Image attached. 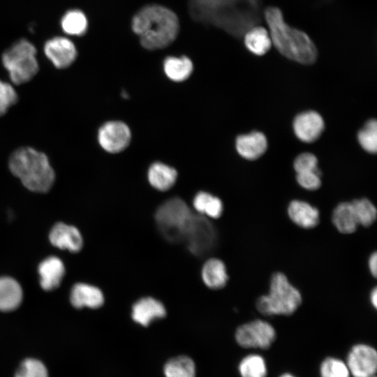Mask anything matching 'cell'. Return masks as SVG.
<instances>
[{"label": "cell", "instance_id": "cell-1", "mask_svg": "<svg viewBox=\"0 0 377 377\" xmlns=\"http://www.w3.org/2000/svg\"><path fill=\"white\" fill-rule=\"evenodd\" d=\"M192 18L213 25L239 39L262 20L260 0H188Z\"/></svg>", "mask_w": 377, "mask_h": 377}, {"label": "cell", "instance_id": "cell-2", "mask_svg": "<svg viewBox=\"0 0 377 377\" xmlns=\"http://www.w3.org/2000/svg\"><path fill=\"white\" fill-rule=\"evenodd\" d=\"M132 30L141 45L149 50L163 49L175 40L179 29L177 15L156 4L141 8L132 18Z\"/></svg>", "mask_w": 377, "mask_h": 377}, {"label": "cell", "instance_id": "cell-3", "mask_svg": "<svg viewBox=\"0 0 377 377\" xmlns=\"http://www.w3.org/2000/svg\"><path fill=\"white\" fill-rule=\"evenodd\" d=\"M264 15L272 43L283 56L302 64L315 62L317 49L306 33L288 25L277 7H267Z\"/></svg>", "mask_w": 377, "mask_h": 377}, {"label": "cell", "instance_id": "cell-4", "mask_svg": "<svg viewBox=\"0 0 377 377\" xmlns=\"http://www.w3.org/2000/svg\"><path fill=\"white\" fill-rule=\"evenodd\" d=\"M8 167L31 191L46 193L54 184L55 173L48 157L32 147H22L15 150L9 157Z\"/></svg>", "mask_w": 377, "mask_h": 377}, {"label": "cell", "instance_id": "cell-5", "mask_svg": "<svg viewBox=\"0 0 377 377\" xmlns=\"http://www.w3.org/2000/svg\"><path fill=\"white\" fill-rule=\"evenodd\" d=\"M302 302L300 291L283 274H274L270 280L268 294L258 298V310L263 315H285L293 313Z\"/></svg>", "mask_w": 377, "mask_h": 377}, {"label": "cell", "instance_id": "cell-6", "mask_svg": "<svg viewBox=\"0 0 377 377\" xmlns=\"http://www.w3.org/2000/svg\"><path fill=\"white\" fill-rule=\"evenodd\" d=\"M194 213L179 198H172L161 205L155 221L161 234L171 242L184 241Z\"/></svg>", "mask_w": 377, "mask_h": 377}, {"label": "cell", "instance_id": "cell-7", "mask_svg": "<svg viewBox=\"0 0 377 377\" xmlns=\"http://www.w3.org/2000/svg\"><path fill=\"white\" fill-rule=\"evenodd\" d=\"M35 46L26 39H21L5 51L2 63L8 71L12 82L22 84L31 80L38 73Z\"/></svg>", "mask_w": 377, "mask_h": 377}, {"label": "cell", "instance_id": "cell-8", "mask_svg": "<svg viewBox=\"0 0 377 377\" xmlns=\"http://www.w3.org/2000/svg\"><path fill=\"white\" fill-rule=\"evenodd\" d=\"M216 240V230L208 218L194 214L184 241L195 256H203L213 249Z\"/></svg>", "mask_w": 377, "mask_h": 377}, {"label": "cell", "instance_id": "cell-9", "mask_svg": "<svg viewBox=\"0 0 377 377\" xmlns=\"http://www.w3.org/2000/svg\"><path fill=\"white\" fill-rule=\"evenodd\" d=\"M276 338L274 328L267 322L256 320L240 325L236 330L237 343L243 348H269Z\"/></svg>", "mask_w": 377, "mask_h": 377}, {"label": "cell", "instance_id": "cell-10", "mask_svg": "<svg viewBox=\"0 0 377 377\" xmlns=\"http://www.w3.org/2000/svg\"><path fill=\"white\" fill-rule=\"evenodd\" d=\"M346 364L353 377L376 376L377 353L367 344H357L352 347L347 357Z\"/></svg>", "mask_w": 377, "mask_h": 377}, {"label": "cell", "instance_id": "cell-11", "mask_svg": "<svg viewBox=\"0 0 377 377\" xmlns=\"http://www.w3.org/2000/svg\"><path fill=\"white\" fill-rule=\"evenodd\" d=\"M131 138L128 126L119 121L105 123L98 130V140L101 147L109 153H119L129 145Z\"/></svg>", "mask_w": 377, "mask_h": 377}, {"label": "cell", "instance_id": "cell-12", "mask_svg": "<svg viewBox=\"0 0 377 377\" xmlns=\"http://www.w3.org/2000/svg\"><path fill=\"white\" fill-rule=\"evenodd\" d=\"M44 52L57 68L70 66L77 57L75 43L64 36H57L48 40L44 45Z\"/></svg>", "mask_w": 377, "mask_h": 377}, {"label": "cell", "instance_id": "cell-13", "mask_svg": "<svg viewBox=\"0 0 377 377\" xmlns=\"http://www.w3.org/2000/svg\"><path fill=\"white\" fill-rule=\"evenodd\" d=\"M166 313L163 304L152 297L139 299L131 308L132 320L142 327H148L154 321L163 318Z\"/></svg>", "mask_w": 377, "mask_h": 377}, {"label": "cell", "instance_id": "cell-14", "mask_svg": "<svg viewBox=\"0 0 377 377\" xmlns=\"http://www.w3.org/2000/svg\"><path fill=\"white\" fill-rule=\"evenodd\" d=\"M293 129L300 140L311 142L321 135L324 129V121L317 112H304L295 118Z\"/></svg>", "mask_w": 377, "mask_h": 377}, {"label": "cell", "instance_id": "cell-15", "mask_svg": "<svg viewBox=\"0 0 377 377\" xmlns=\"http://www.w3.org/2000/svg\"><path fill=\"white\" fill-rule=\"evenodd\" d=\"M50 241L54 246L71 252L79 251L83 244L80 231L75 227L63 223H59L52 228Z\"/></svg>", "mask_w": 377, "mask_h": 377}, {"label": "cell", "instance_id": "cell-16", "mask_svg": "<svg viewBox=\"0 0 377 377\" xmlns=\"http://www.w3.org/2000/svg\"><path fill=\"white\" fill-rule=\"evenodd\" d=\"M71 302L75 308L98 309L104 303V295L98 287L80 283L75 284L71 292Z\"/></svg>", "mask_w": 377, "mask_h": 377}, {"label": "cell", "instance_id": "cell-17", "mask_svg": "<svg viewBox=\"0 0 377 377\" xmlns=\"http://www.w3.org/2000/svg\"><path fill=\"white\" fill-rule=\"evenodd\" d=\"M267 141L260 132L253 131L237 138L236 149L239 154L248 160H255L261 156L267 149Z\"/></svg>", "mask_w": 377, "mask_h": 377}, {"label": "cell", "instance_id": "cell-18", "mask_svg": "<svg viewBox=\"0 0 377 377\" xmlns=\"http://www.w3.org/2000/svg\"><path fill=\"white\" fill-rule=\"evenodd\" d=\"M40 283L45 290L57 288L64 277L65 268L62 261L51 256L44 260L38 267Z\"/></svg>", "mask_w": 377, "mask_h": 377}, {"label": "cell", "instance_id": "cell-19", "mask_svg": "<svg viewBox=\"0 0 377 377\" xmlns=\"http://www.w3.org/2000/svg\"><path fill=\"white\" fill-rule=\"evenodd\" d=\"M163 71L167 78L172 82L187 80L193 71L192 61L186 56H168L163 62Z\"/></svg>", "mask_w": 377, "mask_h": 377}, {"label": "cell", "instance_id": "cell-20", "mask_svg": "<svg viewBox=\"0 0 377 377\" xmlns=\"http://www.w3.org/2000/svg\"><path fill=\"white\" fill-rule=\"evenodd\" d=\"M201 277L205 285L212 290L223 288L228 280L225 264L214 258L205 262L201 269Z\"/></svg>", "mask_w": 377, "mask_h": 377}, {"label": "cell", "instance_id": "cell-21", "mask_svg": "<svg viewBox=\"0 0 377 377\" xmlns=\"http://www.w3.org/2000/svg\"><path fill=\"white\" fill-rule=\"evenodd\" d=\"M288 213L293 222L303 228H313L319 223L318 210L304 201L293 200L289 204Z\"/></svg>", "mask_w": 377, "mask_h": 377}, {"label": "cell", "instance_id": "cell-22", "mask_svg": "<svg viewBox=\"0 0 377 377\" xmlns=\"http://www.w3.org/2000/svg\"><path fill=\"white\" fill-rule=\"evenodd\" d=\"M246 48L257 56L266 54L272 46V41L267 30L259 25L249 29L243 36Z\"/></svg>", "mask_w": 377, "mask_h": 377}, {"label": "cell", "instance_id": "cell-23", "mask_svg": "<svg viewBox=\"0 0 377 377\" xmlns=\"http://www.w3.org/2000/svg\"><path fill=\"white\" fill-rule=\"evenodd\" d=\"M22 299L20 285L10 277L0 278V310L9 311L15 309Z\"/></svg>", "mask_w": 377, "mask_h": 377}, {"label": "cell", "instance_id": "cell-24", "mask_svg": "<svg viewBox=\"0 0 377 377\" xmlns=\"http://www.w3.org/2000/svg\"><path fill=\"white\" fill-rule=\"evenodd\" d=\"M177 177L175 169L160 162L153 163L148 171L149 184L161 191L170 189L175 184Z\"/></svg>", "mask_w": 377, "mask_h": 377}, {"label": "cell", "instance_id": "cell-25", "mask_svg": "<svg viewBox=\"0 0 377 377\" xmlns=\"http://www.w3.org/2000/svg\"><path fill=\"white\" fill-rule=\"evenodd\" d=\"M163 374L164 377H196L195 362L186 355L171 357L165 362Z\"/></svg>", "mask_w": 377, "mask_h": 377}, {"label": "cell", "instance_id": "cell-26", "mask_svg": "<svg viewBox=\"0 0 377 377\" xmlns=\"http://www.w3.org/2000/svg\"><path fill=\"white\" fill-rule=\"evenodd\" d=\"M332 220L336 228L341 233L355 232L359 225L351 202H341L333 211Z\"/></svg>", "mask_w": 377, "mask_h": 377}, {"label": "cell", "instance_id": "cell-27", "mask_svg": "<svg viewBox=\"0 0 377 377\" xmlns=\"http://www.w3.org/2000/svg\"><path fill=\"white\" fill-rule=\"evenodd\" d=\"M193 206L198 214L210 219L219 218L223 209V203L219 198L205 191L195 195Z\"/></svg>", "mask_w": 377, "mask_h": 377}, {"label": "cell", "instance_id": "cell-28", "mask_svg": "<svg viewBox=\"0 0 377 377\" xmlns=\"http://www.w3.org/2000/svg\"><path fill=\"white\" fill-rule=\"evenodd\" d=\"M88 18L80 9H72L62 17L61 26L63 31L71 36H82L88 29Z\"/></svg>", "mask_w": 377, "mask_h": 377}, {"label": "cell", "instance_id": "cell-29", "mask_svg": "<svg viewBox=\"0 0 377 377\" xmlns=\"http://www.w3.org/2000/svg\"><path fill=\"white\" fill-rule=\"evenodd\" d=\"M238 371L241 377H266L267 374L264 358L257 354L243 357L239 364Z\"/></svg>", "mask_w": 377, "mask_h": 377}, {"label": "cell", "instance_id": "cell-30", "mask_svg": "<svg viewBox=\"0 0 377 377\" xmlns=\"http://www.w3.org/2000/svg\"><path fill=\"white\" fill-rule=\"evenodd\" d=\"M357 223L364 227L371 226L376 219V209L367 198L355 200L351 202Z\"/></svg>", "mask_w": 377, "mask_h": 377}, {"label": "cell", "instance_id": "cell-31", "mask_svg": "<svg viewBox=\"0 0 377 377\" xmlns=\"http://www.w3.org/2000/svg\"><path fill=\"white\" fill-rule=\"evenodd\" d=\"M357 139L361 147L367 151L374 154L377 150V123L375 119L369 120L359 131Z\"/></svg>", "mask_w": 377, "mask_h": 377}, {"label": "cell", "instance_id": "cell-32", "mask_svg": "<svg viewBox=\"0 0 377 377\" xmlns=\"http://www.w3.org/2000/svg\"><path fill=\"white\" fill-rule=\"evenodd\" d=\"M320 377H350L346 363L342 360L329 357L325 358L320 367Z\"/></svg>", "mask_w": 377, "mask_h": 377}, {"label": "cell", "instance_id": "cell-33", "mask_svg": "<svg viewBox=\"0 0 377 377\" xmlns=\"http://www.w3.org/2000/svg\"><path fill=\"white\" fill-rule=\"evenodd\" d=\"M15 377H49L45 364L34 358L24 360L17 370Z\"/></svg>", "mask_w": 377, "mask_h": 377}, {"label": "cell", "instance_id": "cell-34", "mask_svg": "<svg viewBox=\"0 0 377 377\" xmlns=\"http://www.w3.org/2000/svg\"><path fill=\"white\" fill-rule=\"evenodd\" d=\"M18 100L17 94L11 84L0 80V117Z\"/></svg>", "mask_w": 377, "mask_h": 377}, {"label": "cell", "instance_id": "cell-35", "mask_svg": "<svg viewBox=\"0 0 377 377\" xmlns=\"http://www.w3.org/2000/svg\"><path fill=\"white\" fill-rule=\"evenodd\" d=\"M318 160L315 155L311 153H303L299 155L294 161V168L297 173L315 171Z\"/></svg>", "mask_w": 377, "mask_h": 377}, {"label": "cell", "instance_id": "cell-36", "mask_svg": "<svg viewBox=\"0 0 377 377\" xmlns=\"http://www.w3.org/2000/svg\"><path fill=\"white\" fill-rule=\"evenodd\" d=\"M298 184L307 190L318 189L321 184L320 174L318 170L297 173Z\"/></svg>", "mask_w": 377, "mask_h": 377}, {"label": "cell", "instance_id": "cell-37", "mask_svg": "<svg viewBox=\"0 0 377 377\" xmlns=\"http://www.w3.org/2000/svg\"><path fill=\"white\" fill-rule=\"evenodd\" d=\"M369 268L371 274L376 277L377 274V254L376 252L373 253L369 260Z\"/></svg>", "mask_w": 377, "mask_h": 377}, {"label": "cell", "instance_id": "cell-38", "mask_svg": "<svg viewBox=\"0 0 377 377\" xmlns=\"http://www.w3.org/2000/svg\"><path fill=\"white\" fill-rule=\"evenodd\" d=\"M370 301L373 306L374 308H376L377 306V289L376 288H374L371 292Z\"/></svg>", "mask_w": 377, "mask_h": 377}, {"label": "cell", "instance_id": "cell-39", "mask_svg": "<svg viewBox=\"0 0 377 377\" xmlns=\"http://www.w3.org/2000/svg\"><path fill=\"white\" fill-rule=\"evenodd\" d=\"M279 377H295V376L292 375L291 374L285 373V374H281Z\"/></svg>", "mask_w": 377, "mask_h": 377}, {"label": "cell", "instance_id": "cell-40", "mask_svg": "<svg viewBox=\"0 0 377 377\" xmlns=\"http://www.w3.org/2000/svg\"><path fill=\"white\" fill-rule=\"evenodd\" d=\"M373 377H376V376H373Z\"/></svg>", "mask_w": 377, "mask_h": 377}]
</instances>
